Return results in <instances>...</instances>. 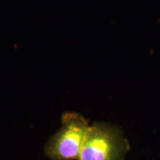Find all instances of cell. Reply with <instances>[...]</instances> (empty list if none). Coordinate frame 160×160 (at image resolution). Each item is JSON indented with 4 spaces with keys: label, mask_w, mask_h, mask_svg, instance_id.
<instances>
[{
    "label": "cell",
    "mask_w": 160,
    "mask_h": 160,
    "mask_svg": "<svg viewBox=\"0 0 160 160\" xmlns=\"http://www.w3.org/2000/svg\"><path fill=\"white\" fill-rule=\"evenodd\" d=\"M130 149L122 129L108 123L90 126L78 160H124Z\"/></svg>",
    "instance_id": "6da1fadb"
},
{
    "label": "cell",
    "mask_w": 160,
    "mask_h": 160,
    "mask_svg": "<svg viewBox=\"0 0 160 160\" xmlns=\"http://www.w3.org/2000/svg\"><path fill=\"white\" fill-rule=\"evenodd\" d=\"M90 125L78 113L65 112L62 126L46 142L45 153L52 160L78 159Z\"/></svg>",
    "instance_id": "7a4b0ae2"
}]
</instances>
